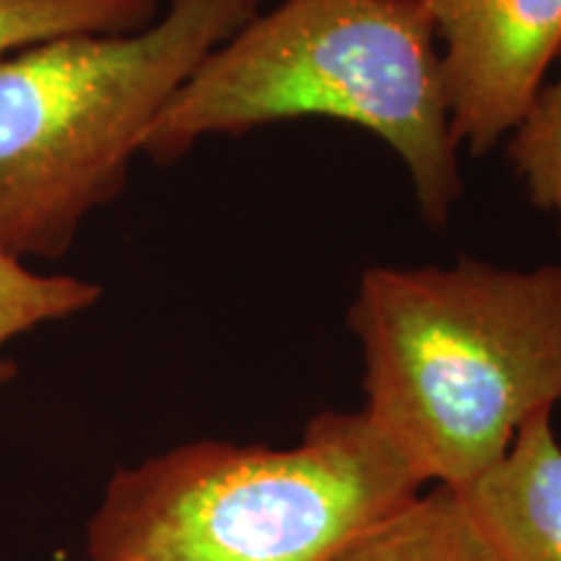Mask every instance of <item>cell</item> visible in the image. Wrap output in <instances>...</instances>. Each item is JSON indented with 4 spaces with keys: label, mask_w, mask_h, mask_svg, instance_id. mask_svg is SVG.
<instances>
[{
    "label": "cell",
    "mask_w": 561,
    "mask_h": 561,
    "mask_svg": "<svg viewBox=\"0 0 561 561\" xmlns=\"http://www.w3.org/2000/svg\"><path fill=\"white\" fill-rule=\"evenodd\" d=\"M261 0H172L133 34H79L0 58V252L66 255L117 198L144 136Z\"/></svg>",
    "instance_id": "cell-4"
},
{
    "label": "cell",
    "mask_w": 561,
    "mask_h": 561,
    "mask_svg": "<svg viewBox=\"0 0 561 561\" xmlns=\"http://www.w3.org/2000/svg\"><path fill=\"white\" fill-rule=\"evenodd\" d=\"M442 45L453 136L473 157L507 138L561 53V0H419Z\"/></svg>",
    "instance_id": "cell-5"
},
{
    "label": "cell",
    "mask_w": 561,
    "mask_h": 561,
    "mask_svg": "<svg viewBox=\"0 0 561 561\" xmlns=\"http://www.w3.org/2000/svg\"><path fill=\"white\" fill-rule=\"evenodd\" d=\"M333 561L504 559L462 491L450 483H434L364 528Z\"/></svg>",
    "instance_id": "cell-7"
},
{
    "label": "cell",
    "mask_w": 561,
    "mask_h": 561,
    "mask_svg": "<svg viewBox=\"0 0 561 561\" xmlns=\"http://www.w3.org/2000/svg\"><path fill=\"white\" fill-rule=\"evenodd\" d=\"M348 328L362 343L364 411L430 483L473 481L525 421L561 403V263L375 265Z\"/></svg>",
    "instance_id": "cell-1"
},
{
    "label": "cell",
    "mask_w": 561,
    "mask_h": 561,
    "mask_svg": "<svg viewBox=\"0 0 561 561\" xmlns=\"http://www.w3.org/2000/svg\"><path fill=\"white\" fill-rule=\"evenodd\" d=\"M426 483L367 411H322L299 445L203 439L117 471L87 551L91 561H333Z\"/></svg>",
    "instance_id": "cell-3"
},
{
    "label": "cell",
    "mask_w": 561,
    "mask_h": 561,
    "mask_svg": "<svg viewBox=\"0 0 561 561\" xmlns=\"http://www.w3.org/2000/svg\"><path fill=\"white\" fill-rule=\"evenodd\" d=\"M159 9L161 0H0V58L60 37L140 32Z\"/></svg>",
    "instance_id": "cell-8"
},
{
    "label": "cell",
    "mask_w": 561,
    "mask_h": 561,
    "mask_svg": "<svg viewBox=\"0 0 561 561\" xmlns=\"http://www.w3.org/2000/svg\"><path fill=\"white\" fill-rule=\"evenodd\" d=\"M102 286L73 276H47L0 252V390L16 377L5 343L53 320H66L96 305Z\"/></svg>",
    "instance_id": "cell-9"
},
{
    "label": "cell",
    "mask_w": 561,
    "mask_h": 561,
    "mask_svg": "<svg viewBox=\"0 0 561 561\" xmlns=\"http://www.w3.org/2000/svg\"><path fill=\"white\" fill-rule=\"evenodd\" d=\"M504 561H561V442L530 416L494 466L458 486Z\"/></svg>",
    "instance_id": "cell-6"
},
{
    "label": "cell",
    "mask_w": 561,
    "mask_h": 561,
    "mask_svg": "<svg viewBox=\"0 0 561 561\" xmlns=\"http://www.w3.org/2000/svg\"><path fill=\"white\" fill-rule=\"evenodd\" d=\"M437 45L419 0H284L198 62L140 153L170 164L201 138L328 117L385 140L409 170L419 214L445 227L462 178Z\"/></svg>",
    "instance_id": "cell-2"
},
{
    "label": "cell",
    "mask_w": 561,
    "mask_h": 561,
    "mask_svg": "<svg viewBox=\"0 0 561 561\" xmlns=\"http://www.w3.org/2000/svg\"><path fill=\"white\" fill-rule=\"evenodd\" d=\"M507 159L533 206L551 214L561 229V73L538 89L510 133Z\"/></svg>",
    "instance_id": "cell-10"
}]
</instances>
